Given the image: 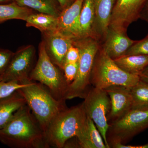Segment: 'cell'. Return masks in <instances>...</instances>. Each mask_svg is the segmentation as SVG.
I'll return each mask as SVG.
<instances>
[{"mask_svg": "<svg viewBox=\"0 0 148 148\" xmlns=\"http://www.w3.org/2000/svg\"><path fill=\"white\" fill-rule=\"evenodd\" d=\"M95 20L93 0H84L79 16L80 38L89 37L95 38Z\"/></svg>", "mask_w": 148, "mask_h": 148, "instance_id": "ac0fdd59", "label": "cell"}, {"mask_svg": "<svg viewBox=\"0 0 148 148\" xmlns=\"http://www.w3.org/2000/svg\"><path fill=\"white\" fill-rule=\"evenodd\" d=\"M76 138L79 148H107L95 123L87 115L85 123Z\"/></svg>", "mask_w": 148, "mask_h": 148, "instance_id": "2e32d148", "label": "cell"}, {"mask_svg": "<svg viewBox=\"0 0 148 148\" xmlns=\"http://www.w3.org/2000/svg\"><path fill=\"white\" fill-rule=\"evenodd\" d=\"M132 101V108L148 106V83L140 80L130 88Z\"/></svg>", "mask_w": 148, "mask_h": 148, "instance_id": "603a6c76", "label": "cell"}, {"mask_svg": "<svg viewBox=\"0 0 148 148\" xmlns=\"http://www.w3.org/2000/svg\"><path fill=\"white\" fill-rule=\"evenodd\" d=\"M111 102V109L108 116V123L120 118L133 107L130 88L122 86H112L104 89Z\"/></svg>", "mask_w": 148, "mask_h": 148, "instance_id": "7c38bea8", "label": "cell"}, {"mask_svg": "<svg viewBox=\"0 0 148 148\" xmlns=\"http://www.w3.org/2000/svg\"><path fill=\"white\" fill-rule=\"evenodd\" d=\"M26 104V100L18 90L0 99V129L10 121L18 109Z\"/></svg>", "mask_w": 148, "mask_h": 148, "instance_id": "e0dca14e", "label": "cell"}, {"mask_svg": "<svg viewBox=\"0 0 148 148\" xmlns=\"http://www.w3.org/2000/svg\"><path fill=\"white\" fill-rule=\"evenodd\" d=\"M13 1V0H0V4L8 3Z\"/></svg>", "mask_w": 148, "mask_h": 148, "instance_id": "d6a6232c", "label": "cell"}, {"mask_svg": "<svg viewBox=\"0 0 148 148\" xmlns=\"http://www.w3.org/2000/svg\"><path fill=\"white\" fill-rule=\"evenodd\" d=\"M140 18L146 21L148 24V0H147L143 8Z\"/></svg>", "mask_w": 148, "mask_h": 148, "instance_id": "f546056e", "label": "cell"}, {"mask_svg": "<svg viewBox=\"0 0 148 148\" xmlns=\"http://www.w3.org/2000/svg\"><path fill=\"white\" fill-rule=\"evenodd\" d=\"M82 103L86 115L93 121L107 148H110L106 137L109 127L108 116L111 109L109 95L104 89L93 87L89 89Z\"/></svg>", "mask_w": 148, "mask_h": 148, "instance_id": "ba28073f", "label": "cell"}, {"mask_svg": "<svg viewBox=\"0 0 148 148\" xmlns=\"http://www.w3.org/2000/svg\"><path fill=\"white\" fill-rule=\"evenodd\" d=\"M74 44L80 51L79 69L73 81L69 84L66 100L84 98L89 90L90 77L95 56L100 47L98 40L89 37L74 40Z\"/></svg>", "mask_w": 148, "mask_h": 148, "instance_id": "5b68a950", "label": "cell"}, {"mask_svg": "<svg viewBox=\"0 0 148 148\" xmlns=\"http://www.w3.org/2000/svg\"><path fill=\"white\" fill-rule=\"evenodd\" d=\"M102 49L112 59L123 56L137 41L130 38L126 33L109 27Z\"/></svg>", "mask_w": 148, "mask_h": 148, "instance_id": "5bb4252c", "label": "cell"}, {"mask_svg": "<svg viewBox=\"0 0 148 148\" xmlns=\"http://www.w3.org/2000/svg\"><path fill=\"white\" fill-rule=\"evenodd\" d=\"M79 57V49L73 43V45L69 49L66 53L65 64L66 63H75L78 62Z\"/></svg>", "mask_w": 148, "mask_h": 148, "instance_id": "83f0119b", "label": "cell"}, {"mask_svg": "<svg viewBox=\"0 0 148 148\" xmlns=\"http://www.w3.org/2000/svg\"><path fill=\"white\" fill-rule=\"evenodd\" d=\"M31 80L21 83L17 81H3L0 80V99L6 98L16 90L26 86Z\"/></svg>", "mask_w": 148, "mask_h": 148, "instance_id": "cb8c5ba5", "label": "cell"}, {"mask_svg": "<svg viewBox=\"0 0 148 148\" xmlns=\"http://www.w3.org/2000/svg\"><path fill=\"white\" fill-rule=\"evenodd\" d=\"M148 55V34L142 40L137 41L128 49L124 56Z\"/></svg>", "mask_w": 148, "mask_h": 148, "instance_id": "d4e9b609", "label": "cell"}, {"mask_svg": "<svg viewBox=\"0 0 148 148\" xmlns=\"http://www.w3.org/2000/svg\"><path fill=\"white\" fill-rule=\"evenodd\" d=\"M79 69V62L75 63H66L63 68L64 76L69 84L75 78Z\"/></svg>", "mask_w": 148, "mask_h": 148, "instance_id": "4316f807", "label": "cell"}, {"mask_svg": "<svg viewBox=\"0 0 148 148\" xmlns=\"http://www.w3.org/2000/svg\"><path fill=\"white\" fill-rule=\"evenodd\" d=\"M45 49L53 64L63 71L66 53L74 40L58 31L42 33Z\"/></svg>", "mask_w": 148, "mask_h": 148, "instance_id": "8fae6325", "label": "cell"}, {"mask_svg": "<svg viewBox=\"0 0 148 148\" xmlns=\"http://www.w3.org/2000/svg\"><path fill=\"white\" fill-rule=\"evenodd\" d=\"M0 143L12 148H49L38 123L27 104L0 129Z\"/></svg>", "mask_w": 148, "mask_h": 148, "instance_id": "6da1fadb", "label": "cell"}, {"mask_svg": "<svg viewBox=\"0 0 148 148\" xmlns=\"http://www.w3.org/2000/svg\"><path fill=\"white\" fill-rule=\"evenodd\" d=\"M147 0H115L109 27L126 33L127 28L140 18Z\"/></svg>", "mask_w": 148, "mask_h": 148, "instance_id": "30bf717a", "label": "cell"}, {"mask_svg": "<svg viewBox=\"0 0 148 148\" xmlns=\"http://www.w3.org/2000/svg\"><path fill=\"white\" fill-rule=\"evenodd\" d=\"M1 23H2L1 22H0V24H1Z\"/></svg>", "mask_w": 148, "mask_h": 148, "instance_id": "836d02e7", "label": "cell"}, {"mask_svg": "<svg viewBox=\"0 0 148 148\" xmlns=\"http://www.w3.org/2000/svg\"><path fill=\"white\" fill-rule=\"evenodd\" d=\"M113 60L125 71L139 75L148 66V55L123 56Z\"/></svg>", "mask_w": 148, "mask_h": 148, "instance_id": "d6986e66", "label": "cell"}, {"mask_svg": "<svg viewBox=\"0 0 148 148\" xmlns=\"http://www.w3.org/2000/svg\"><path fill=\"white\" fill-rule=\"evenodd\" d=\"M140 81L139 75L125 71L100 48L90 75V83L93 87L105 89L112 86H122L130 88Z\"/></svg>", "mask_w": 148, "mask_h": 148, "instance_id": "277c9868", "label": "cell"}, {"mask_svg": "<svg viewBox=\"0 0 148 148\" xmlns=\"http://www.w3.org/2000/svg\"><path fill=\"white\" fill-rule=\"evenodd\" d=\"M35 49L32 45L20 48L13 56L1 80L24 82L29 79V75L34 69Z\"/></svg>", "mask_w": 148, "mask_h": 148, "instance_id": "9c48e42d", "label": "cell"}, {"mask_svg": "<svg viewBox=\"0 0 148 148\" xmlns=\"http://www.w3.org/2000/svg\"><path fill=\"white\" fill-rule=\"evenodd\" d=\"M60 69L51 60L44 42L42 41L39 45L38 61L30 74L29 79L43 85L57 100H66L69 84Z\"/></svg>", "mask_w": 148, "mask_h": 148, "instance_id": "8992f818", "label": "cell"}, {"mask_svg": "<svg viewBox=\"0 0 148 148\" xmlns=\"http://www.w3.org/2000/svg\"><path fill=\"white\" fill-rule=\"evenodd\" d=\"M27 27H34L41 33L57 31L58 18L48 14L32 13L25 21Z\"/></svg>", "mask_w": 148, "mask_h": 148, "instance_id": "ffe728a7", "label": "cell"}, {"mask_svg": "<svg viewBox=\"0 0 148 148\" xmlns=\"http://www.w3.org/2000/svg\"><path fill=\"white\" fill-rule=\"evenodd\" d=\"M115 0H93L95 13L94 34L97 39L105 38L110 26Z\"/></svg>", "mask_w": 148, "mask_h": 148, "instance_id": "9a60e30c", "label": "cell"}, {"mask_svg": "<svg viewBox=\"0 0 148 148\" xmlns=\"http://www.w3.org/2000/svg\"><path fill=\"white\" fill-rule=\"evenodd\" d=\"M111 148H148V143L142 145H127L123 144L117 143L114 144L111 147Z\"/></svg>", "mask_w": 148, "mask_h": 148, "instance_id": "f1b7e54d", "label": "cell"}, {"mask_svg": "<svg viewBox=\"0 0 148 148\" xmlns=\"http://www.w3.org/2000/svg\"><path fill=\"white\" fill-rule=\"evenodd\" d=\"M86 119L83 103L61 111L51 121L44 133L49 147L64 148L68 140L77 137Z\"/></svg>", "mask_w": 148, "mask_h": 148, "instance_id": "3957f363", "label": "cell"}, {"mask_svg": "<svg viewBox=\"0 0 148 148\" xmlns=\"http://www.w3.org/2000/svg\"><path fill=\"white\" fill-rule=\"evenodd\" d=\"M14 52L0 48V80L5 73Z\"/></svg>", "mask_w": 148, "mask_h": 148, "instance_id": "484cf974", "label": "cell"}, {"mask_svg": "<svg viewBox=\"0 0 148 148\" xmlns=\"http://www.w3.org/2000/svg\"><path fill=\"white\" fill-rule=\"evenodd\" d=\"M34 12L31 9L21 6L15 2L0 4V22L10 19H19L25 21Z\"/></svg>", "mask_w": 148, "mask_h": 148, "instance_id": "7402d4cb", "label": "cell"}, {"mask_svg": "<svg viewBox=\"0 0 148 148\" xmlns=\"http://www.w3.org/2000/svg\"><path fill=\"white\" fill-rule=\"evenodd\" d=\"M19 5L58 17L62 10L57 0H13Z\"/></svg>", "mask_w": 148, "mask_h": 148, "instance_id": "44dd1931", "label": "cell"}, {"mask_svg": "<svg viewBox=\"0 0 148 148\" xmlns=\"http://www.w3.org/2000/svg\"><path fill=\"white\" fill-rule=\"evenodd\" d=\"M57 1L62 10L68 7L75 0H57Z\"/></svg>", "mask_w": 148, "mask_h": 148, "instance_id": "4dcf8cb0", "label": "cell"}, {"mask_svg": "<svg viewBox=\"0 0 148 148\" xmlns=\"http://www.w3.org/2000/svg\"><path fill=\"white\" fill-rule=\"evenodd\" d=\"M84 0H75L58 16L57 31L73 39L80 38L79 16Z\"/></svg>", "mask_w": 148, "mask_h": 148, "instance_id": "4fadbf2b", "label": "cell"}, {"mask_svg": "<svg viewBox=\"0 0 148 148\" xmlns=\"http://www.w3.org/2000/svg\"><path fill=\"white\" fill-rule=\"evenodd\" d=\"M18 90L26 100L44 133L53 118L67 108L66 100H57L47 88L40 83L31 81Z\"/></svg>", "mask_w": 148, "mask_h": 148, "instance_id": "7a4b0ae2", "label": "cell"}, {"mask_svg": "<svg viewBox=\"0 0 148 148\" xmlns=\"http://www.w3.org/2000/svg\"><path fill=\"white\" fill-rule=\"evenodd\" d=\"M148 128V106L132 108L120 118L109 123L107 140L110 148L114 144L125 145Z\"/></svg>", "mask_w": 148, "mask_h": 148, "instance_id": "52a82bcc", "label": "cell"}, {"mask_svg": "<svg viewBox=\"0 0 148 148\" xmlns=\"http://www.w3.org/2000/svg\"><path fill=\"white\" fill-rule=\"evenodd\" d=\"M139 76L140 80L148 83V66L139 75Z\"/></svg>", "mask_w": 148, "mask_h": 148, "instance_id": "1f68e13d", "label": "cell"}]
</instances>
